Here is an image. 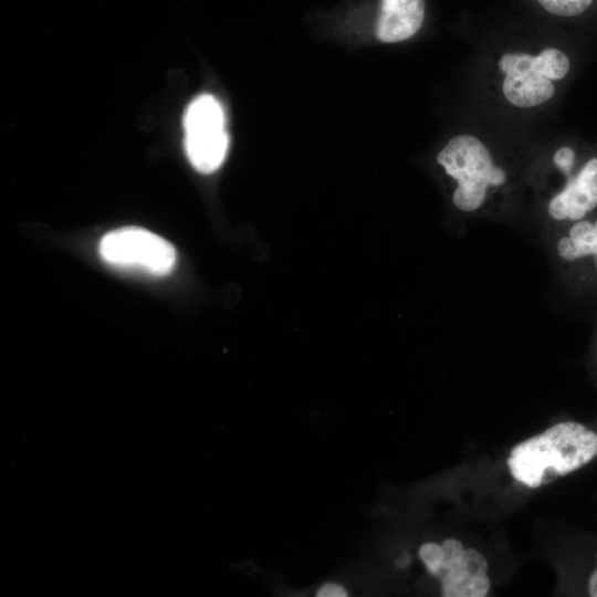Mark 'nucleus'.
I'll use <instances>...</instances> for the list:
<instances>
[{"label": "nucleus", "mask_w": 597, "mask_h": 597, "mask_svg": "<svg viewBox=\"0 0 597 597\" xmlns=\"http://www.w3.org/2000/svg\"><path fill=\"white\" fill-rule=\"evenodd\" d=\"M597 455V433L567 421L515 446L507 464L514 479L537 488L555 476L568 474Z\"/></svg>", "instance_id": "obj_1"}, {"label": "nucleus", "mask_w": 597, "mask_h": 597, "mask_svg": "<svg viewBox=\"0 0 597 597\" xmlns=\"http://www.w3.org/2000/svg\"><path fill=\"white\" fill-rule=\"evenodd\" d=\"M438 163L457 181L452 200L462 211L480 209L490 187L502 186L505 171L493 164L488 148L474 136H455L438 155Z\"/></svg>", "instance_id": "obj_2"}, {"label": "nucleus", "mask_w": 597, "mask_h": 597, "mask_svg": "<svg viewBox=\"0 0 597 597\" xmlns=\"http://www.w3.org/2000/svg\"><path fill=\"white\" fill-rule=\"evenodd\" d=\"M98 253L107 264L153 276L169 274L176 264V251L161 237L138 227L115 229L104 234Z\"/></svg>", "instance_id": "obj_3"}, {"label": "nucleus", "mask_w": 597, "mask_h": 597, "mask_svg": "<svg viewBox=\"0 0 597 597\" xmlns=\"http://www.w3.org/2000/svg\"><path fill=\"white\" fill-rule=\"evenodd\" d=\"M185 151L192 167L210 174L223 163L229 137L224 112L219 101L201 94L190 102L184 115Z\"/></svg>", "instance_id": "obj_4"}, {"label": "nucleus", "mask_w": 597, "mask_h": 597, "mask_svg": "<svg viewBox=\"0 0 597 597\" xmlns=\"http://www.w3.org/2000/svg\"><path fill=\"white\" fill-rule=\"evenodd\" d=\"M533 55L506 53L500 62V70L506 73L503 93L506 100L519 107L540 105L554 95L555 88L549 78L532 66Z\"/></svg>", "instance_id": "obj_5"}, {"label": "nucleus", "mask_w": 597, "mask_h": 597, "mask_svg": "<svg viewBox=\"0 0 597 597\" xmlns=\"http://www.w3.org/2000/svg\"><path fill=\"white\" fill-rule=\"evenodd\" d=\"M597 207V158L589 159L579 172L548 203L549 216L558 221L582 220Z\"/></svg>", "instance_id": "obj_6"}, {"label": "nucleus", "mask_w": 597, "mask_h": 597, "mask_svg": "<svg viewBox=\"0 0 597 597\" xmlns=\"http://www.w3.org/2000/svg\"><path fill=\"white\" fill-rule=\"evenodd\" d=\"M425 0H381L377 38L387 43L412 36L422 25Z\"/></svg>", "instance_id": "obj_7"}, {"label": "nucleus", "mask_w": 597, "mask_h": 597, "mask_svg": "<svg viewBox=\"0 0 597 597\" xmlns=\"http://www.w3.org/2000/svg\"><path fill=\"white\" fill-rule=\"evenodd\" d=\"M558 255L565 261H577L594 256L597 266V220H578L572 226L568 234L556 243Z\"/></svg>", "instance_id": "obj_8"}, {"label": "nucleus", "mask_w": 597, "mask_h": 597, "mask_svg": "<svg viewBox=\"0 0 597 597\" xmlns=\"http://www.w3.org/2000/svg\"><path fill=\"white\" fill-rule=\"evenodd\" d=\"M533 69L552 80H561L569 71L568 57L557 49H545L537 56H533Z\"/></svg>", "instance_id": "obj_9"}, {"label": "nucleus", "mask_w": 597, "mask_h": 597, "mask_svg": "<svg viewBox=\"0 0 597 597\" xmlns=\"http://www.w3.org/2000/svg\"><path fill=\"white\" fill-rule=\"evenodd\" d=\"M549 13L573 17L584 12L593 0H537Z\"/></svg>", "instance_id": "obj_10"}, {"label": "nucleus", "mask_w": 597, "mask_h": 597, "mask_svg": "<svg viewBox=\"0 0 597 597\" xmlns=\"http://www.w3.org/2000/svg\"><path fill=\"white\" fill-rule=\"evenodd\" d=\"M443 552V566L438 576L443 577L448 570L462 562L464 547L458 540L448 538L441 545Z\"/></svg>", "instance_id": "obj_11"}, {"label": "nucleus", "mask_w": 597, "mask_h": 597, "mask_svg": "<svg viewBox=\"0 0 597 597\" xmlns=\"http://www.w3.org/2000/svg\"><path fill=\"white\" fill-rule=\"evenodd\" d=\"M419 557L432 574L438 576L443 566V552L436 543H426L419 548Z\"/></svg>", "instance_id": "obj_12"}, {"label": "nucleus", "mask_w": 597, "mask_h": 597, "mask_svg": "<svg viewBox=\"0 0 597 597\" xmlns=\"http://www.w3.org/2000/svg\"><path fill=\"white\" fill-rule=\"evenodd\" d=\"M461 565L470 576L483 575L488 570L486 558L474 548L464 549Z\"/></svg>", "instance_id": "obj_13"}, {"label": "nucleus", "mask_w": 597, "mask_h": 597, "mask_svg": "<svg viewBox=\"0 0 597 597\" xmlns=\"http://www.w3.org/2000/svg\"><path fill=\"white\" fill-rule=\"evenodd\" d=\"M554 163L562 172L569 175L572 172L575 154L569 147H562L554 154Z\"/></svg>", "instance_id": "obj_14"}, {"label": "nucleus", "mask_w": 597, "mask_h": 597, "mask_svg": "<svg viewBox=\"0 0 597 597\" xmlns=\"http://www.w3.org/2000/svg\"><path fill=\"white\" fill-rule=\"evenodd\" d=\"M490 589V579L486 574L471 576L469 582V597H483Z\"/></svg>", "instance_id": "obj_15"}, {"label": "nucleus", "mask_w": 597, "mask_h": 597, "mask_svg": "<svg viewBox=\"0 0 597 597\" xmlns=\"http://www.w3.org/2000/svg\"><path fill=\"white\" fill-rule=\"evenodd\" d=\"M317 597H345L347 596L346 590L337 584H325L323 585L317 594Z\"/></svg>", "instance_id": "obj_16"}, {"label": "nucleus", "mask_w": 597, "mask_h": 597, "mask_svg": "<svg viewBox=\"0 0 597 597\" xmlns=\"http://www.w3.org/2000/svg\"><path fill=\"white\" fill-rule=\"evenodd\" d=\"M588 591L590 596L597 597V569L590 575Z\"/></svg>", "instance_id": "obj_17"}, {"label": "nucleus", "mask_w": 597, "mask_h": 597, "mask_svg": "<svg viewBox=\"0 0 597 597\" xmlns=\"http://www.w3.org/2000/svg\"><path fill=\"white\" fill-rule=\"evenodd\" d=\"M408 563H409V556H408V555H407V556L400 557V558L396 562V564H397L398 566H405V565H407Z\"/></svg>", "instance_id": "obj_18"}]
</instances>
